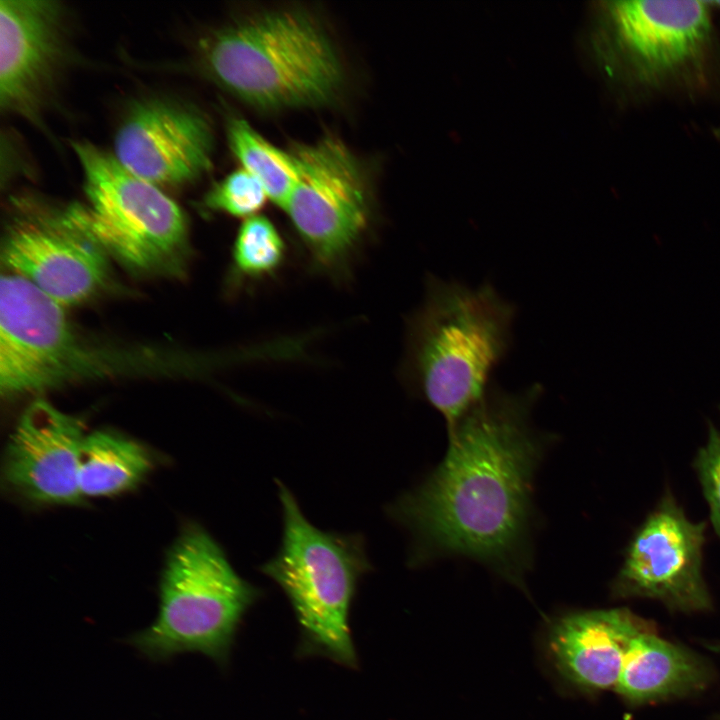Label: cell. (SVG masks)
<instances>
[{
    "mask_svg": "<svg viewBox=\"0 0 720 720\" xmlns=\"http://www.w3.org/2000/svg\"><path fill=\"white\" fill-rule=\"evenodd\" d=\"M536 384L517 393L490 385L447 428L442 461L388 508L412 536L409 563L464 557L520 587L532 568L536 472L553 436L532 423Z\"/></svg>",
    "mask_w": 720,
    "mask_h": 720,
    "instance_id": "obj_1",
    "label": "cell"
},
{
    "mask_svg": "<svg viewBox=\"0 0 720 720\" xmlns=\"http://www.w3.org/2000/svg\"><path fill=\"white\" fill-rule=\"evenodd\" d=\"M72 147L83 174L85 200L63 210L66 219L129 269L175 272L187 251L180 207L159 186L86 141Z\"/></svg>",
    "mask_w": 720,
    "mask_h": 720,
    "instance_id": "obj_6",
    "label": "cell"
},
{
    "mask_svg": "<svg viewBox=\"0 0 720 720\" xmlns=\"http://www.w3.org/2000/svg\"><path fill=\"white\" fill-rule=\"evenodd\" d=\"M649 625L627 609L573 612L550 627L548 649L558 672L588 691L616 687L632 640Z\"/></svg>",
    "mask_w": 720,
    "mask_h": 720,
    "instance_id": "obj_15",
    "label": "cell"
},
{
    "mask_svg": "<svg viewBox=\"0 0 720 720\" xmlns=\"http://www.w3.org/2000/svg\"><path fill=\"white\" fill-rule=\"evenodd\" d=\"M707 522L685 515L669 489L635 530L612 582L616 598H649L671 611L712 608L703 576Z\"/></svg>",
    "mask_w": 720,
    "mask_h": 720,
    "instance_id": "obj_10",
    "label": "cell"
},
{
    "mask_svg": "<svg viewBox=\"0 0 720 720\" xmlns=\"http://www.w3.org/2000/svg\"><path fill=\"white\" fill-rule=\"evenodd\" d=\"M83 424L46 401L24 411L9 442L5 474L24 496L43 503L73 504L82 498L79 461Z\"/></svg>",
    "mask_w": 720,
    "mask_h": 720,
    "instance_id": "obj_14",
    "label": "cell"
},
{
    "mask_svg": "<svg viewBox=\"0 0 720 720\" xmlns=\"http://www.w3.org/2000/svg\"><path fill=\"white\" fill-rule=\"evenodd\" d=\"M64 9L56 1H0V105L36 120L67 57Z\"/></svg>",
    "mask_w": 720,
    "mask_h": 720,
    "instance_id": "obj_13",
    "label": "cell"
},
{
    "mask_svg": "<svg viewBox=\"0 0 720 720\" xmlns=\"http://www.w3.org/2000/svg\"><path fill=\"white\" fill-rule=\"evenodd\" d=\"M285 246L274 224L265 216L246 218L240 226L233 248L237 271L246 277H263L281 264Z\"/></svg>",
    "mask_w": 720,
    "mask_h": 720,
    "instance_id": "obj_19",
    "label": "cell"
},
{
    "mask_svg": "<svg viewBox=\"0 0 720 720\" xmlns=\"http://www.w3.org/2000/svg\"><path fill=\"white\" fill-rule=\"evenodd\" d=\"M515 306L484 283L470 288L429 275L408 320L403 377L453 426L490 387L512 341Z\"/></svg>",
    "mask_w": 720,
    "mask_h": 720,
    "instance_id": "obj_2",
    "label": "cell"
},
{
    "mask_svg": "<svg viewBox=\"0 0 720 720\" xmlns=\"http://www.w3.org/2000/svg\"><path fill=\"white\" fill-rule=\"evenodd\" d=\"M151 466V455L137 442L110 432H93L85 436L80 452L81 496L101 497L126 491L138 484Z\"/></svg>",
    "mask_w": 720,
    "mask_h": 720,
    "instance_id": "obj_17",
    "label": "cell"
},
{
    "mask_svg": "<svg viewBox=\"0 0 720 720\" xmlns=\"http://www.w3.org/2000/svg\"><path fill=\"white\" fill-rule=\"evenodd\" d=\"M704 497L709 506L710 521L720 538V430L709 426L708 440L694 460Z\"/></svg>",
    "mask_w": 720,
    "mask_h": 720,
    "instance_id": "obj_21",
    "label": "cell"
},
{
    "mask_svg": "<svg viewBox=\"0 0 720 720\" xmlns=\"http://www.w3.org/2000/svg\"><path fill=\"white\" fill-rule=\"evenodd\" d=\"M117 351L85 340L64 307L8 272L0 285V390L35 394L128 368Z\"/></svg>",
    "mask_w": 720,
    "mask_h": 720,
    "instance_id": "obj_8",
    "label": "cell"
},
{
    "mask_svg": "<svg viewBox=\"0 0 720 720\" xmlns=\"http://www.w3.org/2000/svg\"><path fill=\"white\" fill-rule=\"evenodd\" d=\"M229 145L241 168L265 188L268 198L282 209L298 180V168L291 151L268 142L246 120L232 118L227 125Z\"/></svg>",
    "mask_w": 720,
    "mask_h": 720,
    "instance_id": "obj_18",
    "label": "cell"
},
{
    "mask_svg": "<svg viewBox=\"0 0 720 720\" xmlns=\"http://www.w3.org/2000/svg\"><path fill=\"white\" fill-rule=\"evenodd\" d=\"M631 642L616 685L633 704L679 697L702 690L710 682V666L699 656L650 633Z\"/></svg>",
    "mask_w": 720,
    "mask_h": 720,
    "instance_id": "obj_16",
    "label": "cell"
},
{
    "mask_svg": "<svg viewBox=\"0 0 720 720\" xmlns=\"http://www.w3.org/2000/svg\"><path fill=\"white\" fill-rule=\"evenodd\" d=\"M158 592L155 620L127 642L153 662L201 653L222 668L244 615L262 594L198 526L185 529L170 550Z\"/></svg>",
    "mask_w": 720,
    "mask_h": 720,
    "instance_id": "obj_4",
    "label": "cell"
},
{
    "mask_svg": "<svg viewBox=\"0 0 720 720\" xmlns=\"http://www.w3.org/2000/svg\"><path fill=\"white\" fill-rule=\"evenodd\" d=\"M7 225L1 258L49 298L68 307L100 293L109 281L107 254L63 211L25 206Z\"/></svg>",
    "mask_w": 720,
    "mask_h": 720,
    "instance_id": "obj_11",
    "label": "cell"
},
{
    "mask_svg": "<svg viewBox=\"0 0 720 720\" xmlns=\"http://www.w3.org/2000/svg\"><path fill=\"white\" fill-rule=\"evenodd\" d=\"M213 132L191 105L168 99L135 103L114 139V156L129 171L155 184L182 185L212 166Z\"/></svg>",
    "mask_w": 720,
    "mask_h": 720,
    "instance_id": "obj_12",
    "label": "cell"
},
{
    "mask_svg": "<svg viewBox=\"0 0 720 720\" xmlns=\"http://www.w3.org/2000/svg\"><path fill=\"white\" fill-rule=\"evenodd\" d=\"M267 199L263 185L241 168L214 184L203 202L210 210L246 219L257 215Z\"/></svg>",
    "mask_w": 720,
    "mask_h": 720,
    "instance_id": "obj_20",
    "label": "cell"
},
{
    "mask_svg": "<svg viewBox=\"0 0 720 720\" xmlns=\"http://www.w3.org/2000/svg\"><path fill=\"white\" fill-rule=\"evenodd\" d=\"M297 183L284 206L314 263L341 267L365 233L370 205L358 160L334 136L291 148Z\"/></svg>",
    "mask_w": 720,
    "mask_h": 720,
    "instance_id": "obj_9",
    "label": "cell"
},
{
    "mask_svg": "<svg viewBox=\"0 0 720 720\" xmlns=\"http://www.w3.org/2000/svg\"><path fill=\"white\" fill-rule=\"evenodd\" d=\"M198 50L217 84L260 108L322 104L343 80L335 47L303 11H268L224 25L201 38Z\"/></svg>",
    "mask_w": 720,
    "mask_h": 720,
    "instance_id": "obj_3",
    "label": "cell"
},
{
    "mask_svg": "<svg viewBox=\"0 0 720 720\" xmlns=\"http://www.w3.org/2000/svg\"><path fill=\"white\" fill-rule=\"evenodd\" d=\"M712 36L700 1H608L597 8L592 42L617 84L653 91L685 80L704 63Z\"/></svg>",
    "mask_w": 720,
    "mask_h": 720,
    "instance_id": "obj_7",
    "label": "cell"
},
{
    "mask_svg": "<svg viewBox=\"0 0 720 720\" xmlns=\"http://www.w3.org/2000/svg\"><path fill=\"white\" fill-rule=\"evenodd\" d=\"M284 533L277 555L260 569L288 597L298 620V656H325L357 666L349 610L360 576L370 566L359 536L321 531L302 514L292 493L278 482Z\"/></svg>",
    "mask_w": 720,
    "mask_h": 720,
    "instance_id": "obj_5",
    "label": "cell"
}]
</instances>
